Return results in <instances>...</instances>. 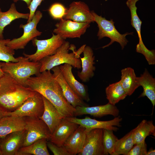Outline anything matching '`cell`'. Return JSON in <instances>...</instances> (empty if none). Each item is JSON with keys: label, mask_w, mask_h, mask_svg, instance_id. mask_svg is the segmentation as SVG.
Masks as SVG:
<instances>
[{"label": "cell", "mask_w": 155, "mask_h": 155, "mask_svg": "<svg viewBox=\"0 0 155 155\" xmlns=\"http://www.w3.org/2000/svg\"><path fill=\"white\" fill-rule=\"evenodd\" d=\"M105 92L108 102L114 105L120 100L124 99L127 96L120 81L107 87Z\"/></svg>", "instance_id": "obj_29"}, {"label": "cell", "mask_w": 155, "mask_h": 155, "mask_svg": "<svg viewBox=\"0 0 155 155\" xmlns=\"http://www.w3.org/2000/svg\"><path fill=\"white\" fill-rule=\"evenodd\" d=\"M67 9L62 4L55 3L53 4L49 9V13L55 19L63 18L65 14Z\"/></svg>", "instance_id": "obj_33"}, {"label": "cell", "mask_w": 155, "mask_h": 155, "mask_svg": "<svg viewBox=\"0 0 155 155\" xmlns=\"http://www.w3.org/2000/svg\"><path fill=\"white\" fill-rule=\"evenodd\" d=\"M4 74V73L1 69V62H0V78Z\"/></svg>", "instance_id": "obj_40"}, {"label": "cell", "mask_w": 155, "mask_h": 155, "mask_svg": "<svg viewBox=\"0 0 155 155\" xmlns=\"http://www.w3.org/2000/svg\"><path fill=\"white\" fill-rule=\"evenodd\" d=\"M14 2H16L18 1L19 0H12ZM23 1H24L25 2V3L27 4V5L28 7L30 5V3L32 1V0H21Z\"/></svg>", "instance_id": "obj_37"}, {"label": "cell", "mask_w": 155, "mask_h": 155, "mask_svg": "<svg viewBox=\"0 0 155 155\" xmlns=\"http://www.w3.org/2000/svg\"><path fill=\"white\" fill-rule=\"evenodd\" d=\"M103 131L104 155H114L115 146L118 139L113 134V131L104 129Z\"/></svg>", "instance_id": "obj_31"}, {"label": "cell", "mask_w": 155, "mask_h": 155, "mask_svg": "<svg viewBox=\"0 0 155 155\" xmlns=\"http://www.w3.org/2000/svg\"><path fill=\"white\" fill-rule=\"evenodd\" d=\"M0 87H1V85L0 84Z\"/></svg>", "instance_id": "obj_44"}, {"label": "cell", "mask_w": 155, "mask_h": 155, "mask_svg": "<svg viewBox=\"0 0 155 155\" xmlns=\"http://www.w3.org/2000/svg\"><path fill=\"white\" fill-rule=\"evenodd\" d=\"M65 80L75 93L82 100L88 102L90 98L85 86L76 79L72 72V66L65 63L59 66Z\"/></svg>", "instance_id": "obj_17"}, {"label": "cell", "mask_w": 155, "mask_h": 155, "mask_svg": "<svg viewBox=\"0 0 155 155\" xmlns=\"http://www.w3.org/2000/svg\"><path fill=\"white\" fill-rule=\"evenodd\" d=\"M42 97L44 109L39 118L47 125L51 134L63 118L55 106L44 97L42 96Z\"/></svg>", "instance_id": "obj_23"}, {"label": "cell", "mask_w": 155, "mask_h": 155, "mask_svg": "<svg viewBox=\"0 0 155 155\" xmlns=\"http://www.w3.org/2000/svg\"><path fill=\"white\" fill-rule=\"evenodd\" d=\"M29 13H24L18 12L15 3H12L9 9L6 11L2 12L0 17V39H3L5 28L16 19L23 18L28 20Z\"/></svg>", "instance_id": "obj_26"}, {"label": "cell", "mask_w": 155, "mask_h": 155, "mask_svg": "<svg viewBox=\"0 0 155 155\" xmlns=\"http://www.w3.org/2000/svg\"><path fill=\"white\" fill-rule=\"evenodd\" d=\"M137 80L140 86L143 89V92L139 98L147 96L151 101L153 106L155 104V79L145 69L144 72Z\"/></svg>", "instance_id": "obj_24"}, {"label": "cell", "mask_w": 155, "mask_h": 155, "mask_svg": "<svg viewBox=\"0 0 155 155\" xmlns=\"http://www.w3.org/2000/svg\"><path fill=\"white\" fill-rule=\"evenodd\" d=\"M2 12L1 11V9L0 8V17L1 16V13Z\"/></svg>", "instance_id": "obj_41"}, {"label": "cell", "mask_w": 155, "mask_h": 155, "mask_svg": "<svg viewBox=\"0 0 155 155\" xmlns=\"http://www.w3.org/2000/svg\"><path fill=\"white\" fill-rule=\"evenodd\" d=\"M132 129L116 143L114 155H127L134 146Z\"/></svg>", "instance_id": "obj_30"}, {"label": "cell", "mask_w": 155, "mask_h": 155, "mask_svg": "<svg viewBox=\"0 0 155 155\" xmlns=\"http://www.w3.org/2000/svg\"><path fill=\"white\" fill-rule=\"evenodd\" d=\"M26 134L22 147L45 138L49 140L51 133L46 124L39 118L25 117Z\"/></svg>", "instance_id": "obj_8"}, {"label": "cell", "mask_w": 155, "mask_h": 155, "mask_svg": "<svg viewBox=\"0 0 155 155\" xmlns=\"http://www.w3.org/2000/svg\"><path fill=\"white\" fill-rule=\"evenodd\" d=\"M1 139L0 138V155H1V148H0V142H1Z\"/></svg>", "instance_id": "obj_42"}, {"label": "cell", "mask_w": 155, "mask_h": 155, "mask_svg": "<svg viewBox=\"0 0 155 155\" xmlns=\"http://www.w3.org/2000/svg\"><path fill=\"white\" fill-rule=\"evenodd\" d=\"M52 34L51 38L47 39L41 40L34 38L32 42L33 45L37 47L36 51L30 55L24 53V56L30 61H39L46 57L55 54L65 40L58 34Z\"/></svg>", "instance_id": "obj_6"}, {"label": "cell", "mask_w": 155, "mask_h": 155, "mask_svg": "<svg viewBox=\"0 0 155 155\" xmlns=\"http://www.w3.org/2000/svg\"><path fill=\"white\" fill-rule=\"evenodd\" d=\"M0 109L5 112L15 110L35 92L5 73L0 78Z\"/></svg>", "instance_id": "obj_2"}, {"label": "cell", "mask_w": 155, "mask_h": 155, "mask_svg": "<svg viewBox=\"0 0 155 155\" xmlns=\"http://www.w3.org/2000/svg\"><path fill=\"white\" fill-rule=\"evenodd\" d=\"M79 125L62 119L60 122L51 134L49 141L58 146H63L70 135Z\"/></svg>", "instance_id": "obj_18"}, {"label": "cell", "mask_w": 155, "mask_h": 155, "mask_svg": "<svg viewBox=\"0 0 155 155\" xmlns=\"http://www.w3.org/2000/svg\"><path fill=\"white\" fill-rule=\"evenodd\" d=\"M155 154V150L150 149L149 151L147 152V155H154Z\"/></svg>", "instance_id": "obj_38"}, {"label": "cell", "mask_w": 155, "mask_h": 155, "mask_svg": "<svg viewBox=\"0 0 155 155\" xmlns=\"http://www.w3.org/2000/svg\"><path fill=\"white\" fill-rule=\"evenodd\" d=\"M134 145L127 155H147V145L145 141Z\"/></svg>", "instance_id": "obj_34"}, {"label": "cell", "mask_w": 155, "mask_h": 155, "mask_svg": "<svg viewBox=\"0 0 155 155\" xmlns=\"http://www.w3.org/2000/svg\"><path fill=\"white\" fill-rule=\"evenodd\" d=\"M47 140L45 138H42L28 146L22 147L17 155H49L47 145Z\"/></svg>", "instance_id": "obj_28"}, {"label": "cell", "mask_w": 155, "mask_h": 155, "mask_svg": "<svg viewBox=\"0 0 155 155\" xmlns=\"http://www.w3.org/2000/svg\"><path fill=\"white\" fill-rule=\"evenodd\" d=\"M83 53V57H80L82 70L78 72L77 75L81 81L86 82L94 75L95 57L92 49L89 46H86Z\"/></svg>", "instance_id": "obj_20"}, {"label": "cell", "mask_w": 155, "mask_h": 155, "mask_svg": "<svg viewBox=\"0 0 155 155\" xmlns=\"http://www.w3.org/2000/svg\"><path fill=\"white\" fill-rule=\"evenodd\" d=\"M70 46L69 42L65 41L55 54L40 60L39 61L41 65L40 72L50 70L55 67L65 63L70 64L75 68L81 69L80 59L75 57L73 52L69 53Z\"/></svg>", "instance_id": "obj_4"}, {"label": "cell", "mask_w": 155, "mask_h": 155, "mask_svg": "<svg viewBox=\"0 0 155 155\" xmlns=\"http://www.w3.org/2000/svg\"><path fill=\"white\" fill-rule=\"evenodd\" d=\"M17 58L18 61L16 62H1V69L4 73L8 74L19 83L27 86L28 79L32 76L36 75L40 73V63L30 61L24 56Z\"/></svg>", "instance_id": "obj_3"}, {"label": "cell", "mask_w": 155, "mask_h": 155, "mask_svg": "<svg viewBox=\"0 0 155 155\" xmlns=\"http://www.w3.org/2000/svg\"><path fill=\"white\" fill-rule=\"evenodd\" d=\"M26 134L24 129L11 133L1 139V155H17L22 147Z\"/></svg>", "instance_id": "obj_15"}, {"label": "cell", "mask_w": 155, "mask_h": 155, "mask_svg": "<svg viewBox=\"0 0 155 155\" xmlns=\"http://www.w3.org/2000/svg\"><path fill=\"white\" fill-rule=\"evenodd\" d=\"M10 40L9 39H0V61L4 62H17L18 60L14 55L15 51L9 48L7 44Z\"/></svg>", "instance_id": "obj_32"}, {"label": "cell", "mask_w": 155, "mask_h": 155, "mask_svg": "<svg viewBox=\"0 0 155 155\" xmlns=\"http://www.w3.org/2000/svg\"><path fill=\"white\" fill-rule=\"evenodd\" d=\"M47 145L54 155H70L63 146H58L50 141L47 142Z\"/></svg>", "instance_id": "obj_35"}, {"label": "cell", "mask_w": 155, "mask_h": 155, "mask_svg": "<svg viewBox=\"0 0 155 155\" xmlns=\"http://www.w3.org/2000/svg\"><path fill=\"white\" fill-rule=\"evenodd\" d=\"M25 117L6 116L0 120V138L14 132L25 129Z\"/></svg>", "instance_id": "obj_22"}, {"label": "cell", "mask_w": 155, "mask_h": 155, "mask_svg": "<svg viewBox=\"0 0 155 155\" xmlns=\"http://www.w3.org/2000/svg\"><path fill=\"white\" fill-rule=\"evenodd\" d=\"M65 119L85 127L88 131L91 129L98 128L117 131L119 128L115 126L121 127L120 122L122 119L119 116L108 121H98L88 116H86L84 119H79L74 117Z\"/></svg>", "instance_id": "obj_13"}, {"label": "cell", "mask_w": 155, "mask_h": 155, "mask_svg": "<svg viewBox=\"0 0 155 155\" xmlns=\"http://www.w3.org/2000/svg\"><path fill=\"white\" fill-rule=\"evenodd\" d=\"M5 112L0 109V120L3 117L5 116Z\"/></svg>", "instance_id": "obj_39"}, {"label": "cell", "mask_w": 155, "mask_h": 155, "mask_svg": "<svg viewBox=\"0 0 155 155\" xmlns=\"http://www.w3.org/2000/svg\"><path fill=\"white\" fill-rule=\"evenodd\" d=\"M63 19L80 22H94V18L88 5L81 1H74L67 9Z\"/></svg>", "instance_id": "obj_14"}, {"label": "cell", "mask_w": 155, "mask_h": 155, "mask_svg": "<svg viewBox=\"0 0 155 155\" xmlns=\"http://www.w3.org/2000/svg\"><path fill=\"white\" fill-rule=\"evenodd\" d=\"M42 17L41 12L36 11L30 22L26 24L20 25V28L24 30L23 35L19 38L10 40L7 44V46L14 50L23 49L30 41L40 36L42 32L38 30L36 27Z\"/></svg>", "instance_id": "obj_7"}, {"label": "cell", "mask_w": 155, "mask_h": 155, "mask_svg": "<svg viewBox=\"0 0 155 155\" xmlns=\"http://www.w3.org/2000/svg\"><path fill=\"white\" fill-rule=\"evenodd\" d=\"M91 12L94 18V21L97 24L98 28L97 34L98 40L104 37H108L111 39L110 42L103 46L102 48L108 47L116 42L120 44L123 50L128 42L126 38V36L128 35H133V32L121 34L116 28L113 19L108 20L101 16H99L93 11Z\"/></svg>", "instance_id": "obj_5"}, {"label": "cell", "mask_w": 155, "mask_h": 155, "mask_svg": "<svg viewBox=\"0 0 155 155\" xmlns=\"http://www.w3.org/2000/svg\"><path fill=\"white\" fill-rule=\"evenodd\" d=\"M74 116L90 115L96 117H101L107 115L117 117L119 111L115 106L108 102L106 104L89 107L77 106L75 108Z\"/></svg>", "instance_id": "obj_16"}, {"label": "cell", "mask_w": 155, "mask_h": 155, "mask_svg": "<svg viewBox=\"0 0 155 155\" xmlns=\"http://www.w3.org/2000/svg\"><path fill=\"white\" fill-rule=\"evenodd\" d=\"M44 0H32L30 5L28 7L30 10L29 16L27 23L30 22L36 11L38 7Z\"/></svg>", "instance_id": "obj_36"}, {"label": "cell", "mask_w": 155, "mask_h": 155, "mask_svg": "<svg viewBox=\"0 0 155 155\" xmlns=\"http://www.w3.org/2000/svg\"><path fill=\"white\" fill-rule=\"evenodd\" d=\"M44 109L42 95L35 91L34 94L27 99L18 108L11 112H5V115L39 118L42 115Z\"/></svg>", "instance_id": "obj_9"}, {"label": "cell", "mask_w": 155, "mask_h": 155, "mask_svg": "<svg viewBox=\"0 0 155 155\" xmlns=\"http://www.w3.org/2000/svg\"><path fill=\"white\" fill-rule=\"evenodd\" d=\"M121 85L127 95H131L135 90L140 86L137 80L133 68L128 67L121 71Z\"/></svg>", "instance_id": "obj_25"}, {"label": "cell", "mask_w": 155, "mask_h": 155, "mask_svg": "<svg viewBox=\"0 0 155 155\" xmlns=\"http://www.w3.org/2000/svg\"><path fill=\"white\" fill-rule=\"evenodd\" d=\"M105 1H107L108 0H104Z\"/></svg>", "instance_id": "obj_43"}, {"label": "cell", "mask_w": 155, "mask_h": 155, "mask_svg": "<svg viewBox=\"0 0 155 155\" xmlns=\"http://www.w3.org/2000/svg\"><path fill=\"white\" fill-rule=\"evenodd\" d=\"M139 0H127L126 4L130 11L131 24L137 32L139 39V42L136 46V51L143 55L148 63H151L155 60V50L148 49L145 46L142 41L141 31L142 22L137 14V7L136 5L137 2Z\"/></svg>", "instance_id": "obj_10"}, {"label": "cell", "mask_w": 155, "mask_h": 155, "mask_svg": "<svg viewBox=\"0 0 155 155\" xmlns=\"http://www.w3.org/2000/svg\"><path fill=\"white\" fill-rule=\"evenodd\" d=\"M103 131L94 129L87 132L83 147L78 155H104Z\"/></svg>", "instance_id": "obj_12"}, {"label": "cell", "mask_w": 155, "mask_h": 155, "mask_svg": "<svg viewBox=\"0 0 155 155\" xmlns=\"http://www.w3.org/2000/svg\"><path fill=\"white\" fill-rule=\"evenodd\" d=\"M54 78L60 85L63 94L69 103L74 107L77 106H88L73 91L64 78L59 66L53 67L51 69Z\"/></svg>", "instance_id": "obj_19"}, {"label": "cell", "mask_w": 155, "mask_h": 155, "mask_svg": "<svg viewBox=\"0 0 155 155\" xmlns=\"http://www.w3.org/2000/svg\"><path fill=\"white\" fill-rule=\"evenodd\" d=\"M88 131L79 125L64 143L63 146L70 155H76L81 151Z\"/></svg>", "instance_id": "obj_21"}, {"label": "cell", "mask_w": 155, "mask_h": 155, "mask_svg": "<svg viewBox=\"0 0 155 155\" xmlns=\"http://www.w3.org/2000/svg\"><path fill=\"white\" fill-rule=\"evenodd\" d=\"M90 23L75 22L63 18L56 24L53 32L65 40L67 38H80L90 27Z\"/></svg>", "instance_id": "obj_11"}, {"label": "cell", "mask_w": 155, "mask_h": 155, "mask_svg": "<svg viewBox=\"0 0 155 155\" xmlns=\"http://www.w3.org/2000/svg\"><path fill=\"white\" fill-rule=\"evenodd\" d=\"M133 130L134 145L145 142L150 135H155V127L152 121L143 120Z\"/></svg>", "instance_id": "obj_27"}, {"label": "cell", "mask_w": 155, "mask_h": 155, "mask_svg": "<svg viewBox=\"0 0 155 155\" xmlns=\"http://www.w3.org/2000/svg\"><path fill=\"white\" fill-rule=\"evenodd\" d=\"M27 86L40 93L57 109L63 119L74 117L75 110L64 97L61 88L50 70L40 72L36 76L30 77Z\"/></svg>", "instance_id": "obj_1"}]
</instances>
